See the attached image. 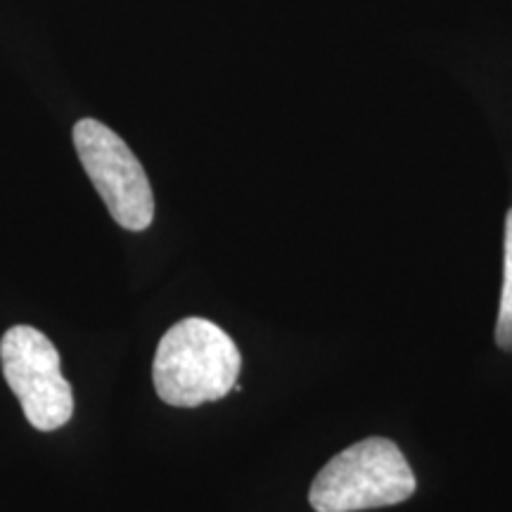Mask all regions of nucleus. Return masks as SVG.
<instances>
[{"label": "nucleus", "instance_id": "f257e3e1", "mask_svg": "<svg viewBox=\"0 0 512 512\" xmlns=\"http://www.w3.org/2000/svg\"><path fill=\"white\" fill-rule=\"evenodd\" d=\"M240 368V351L219 325L185 318L166 330L159 342L152 380L164 403L197 408L233 392Z\"/></svg>", "mask_w": 512, "mask_h": 512}, {"label": "nucleus", "instance_id": "39448f33", "mask_svg": "<svg viewBox=\"0 0 512 512\" xmlns=\"http://www.w3.org/2000/svg\"><path fill=\"white\" fill-rule=\"evenodd\" d=\"M496 342L512 354V209L505 216V259H503V292L501 311L496 323Z\"/></svg>", "mask_w": 512, "mask_h": 512}, {"label": "nucleus", "instance_id": "f03ea898", "mask_svg": "<svg viewBox=\"0 0 512 512\" xmlns=\"http://www.w3.org/2000/svg\"><path fill=\"white\" fill-rule=\"evenodd\" d=\"M415 475L394 441L370 437L337 453L313 479L309 503L316 512L387 508L415 494Z\"/></svg>", "mask_w": 512, "mask_h": 512}, {"label": "nucleus", "instance_id": "20e7f679", "mask_svg": "<svg viewBox=\"0 0 512 512\" xmlns=\"http://www.w3.org/2000/svg\"><path fill=\"white\" fill-rule=\"evenodd\" d=\"M3 375L38 432L60 430L74 413V394L60 370L55 344L29 325H15L0 342Z\"/></svg>", "mask_w": 512, "mask_h": 512}, {"label": "nucleus", "instance_id": "7ed1b4c3", "mask_svg": "<svg viewBox=\"0 0 512 512\" xmlns=\"http://www.w3.org/2000/svg\"><path fill=\"white\" fill-rule=\"evenodd\" d=\"M74 145L112 219L133 233L150 228L155 219V197L131 147L95 119H81L74 126Z\"/></svg>", "mask_w": 512, "mask_h": 512}]
</instances>
